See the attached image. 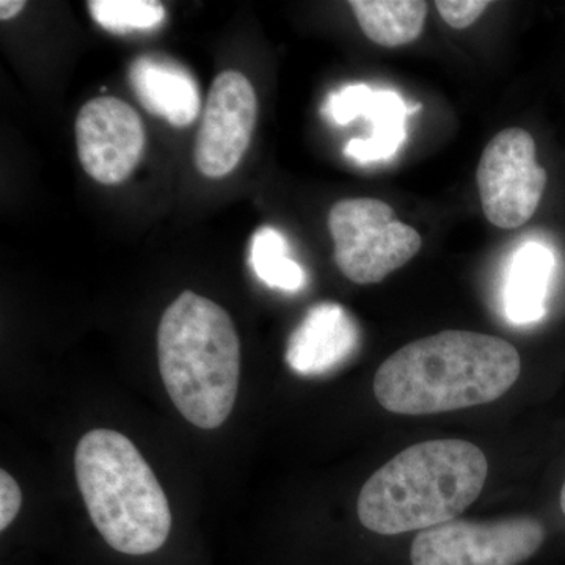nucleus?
<instances>
[{
	"label": "nucleus",
	"instance_id": "13",
	"mask_svg": "<svg viewBox=\"0 0 565 565\" xmlns=\"http://www.w3.org/2000/svg\"><path fill=\"white\" fill-rule=\"evenodd\" d=\"M407 107L397 93L373 90L364 96L359 117L370 122L371 136L367 139H352L345 145V156L353 161L367 163L385 161L403 147L405 136V115Z\"/></svg>",
	"mask_w": 565,
	"mask_h": 565
},
{
	"label": "nucleus",
	"instance_id": "8",
	"mask_svg": "<svg viewBox=\"0 0 565 565\" xmlns=\"http://www.w3.org/2000/svg\"><path fill=\"white\" fill-rule=\"evenodd\" d=\"M258 99L239 71H223L212 82L195 139L196 169L207 178H223L244 158L255 131Z\"/></svg>",
	"mask_w": 565,
	"mask_h": 565
},
{
	"label": "nucleus",
	"instance_id": "7",
	"mask_svg": "<svg viewBox=\"0 0 565 565\" xmlns=\"http://www.w3.org/2000/svg\"><path fill=\"white\" fill-rule=\"evenodd\" d=\"M535 154L533 136L520 128L498 132L482 152L476 181L487 221L498 228H519L537 211L548 177Z\"/></svg>",
	"mask_w": 565,
	"mask_h": 565
},
{
	"label": "nucleus",
	"instance_id": "19",
	"mask_svg": "<svg viewBox=\"0 0 565 565\" xmlns=\"http://www.w3.org/2000/svg\"><path fill=\"white\" fill-rule=\"evenodd\" d=\"M25 2L22 0H2L0 2V20L9 21L24 10Z\"/></svg>",
	"mask_w": 565,
	"mask_h": 565
},
{
	"label": "nucleus",
	"instance_id": "1",
	"mask_svg": "<svg viewBox=\"0 0 565 565\" xmlns=\"http://www.w3.org/2000/svg\"><path fill=\"white\" fill-rule=\"evenodd\" d=\"M522 373L514 345L493 334L446 330L404 345L374 377V394L397 415H434L500 399Z\"/></svg>",
	"mask_w": 565,
	"mask_h": 565
},
{
	"label": "nucleus",
	"instance_id": "11",
	"mask_svg": "<svg viewBox=\"0 0 565 565\" xmlns=\"http://www.w3.org/2000/svg\"><path fill=\"white\" fill-rule=\"evenodd\" d=\"M129 84L145 109L177 128L199 118V84L191 71L172 57L140 55L129 70Z\"/></svg>",
	"mask_w": 565,
	"mask_h": 565
},
{
	"label": "nucleus",
	"instance_id": "2",
	"mask_svg": "<svg viewBox=\"0 0 565 565\" xmlns=\"http://www.w3.org/2000/svg\"><path fill=\"white\" fill-rule=\"evenodd\" d=\"M487 471L484 452L470 441L444 438L405 448L363 486L360 523L396 535L452 522L478 500Z\"/></svg>",
	"mask_w": 565,
	"mask_h": 565
},
{
	"label": "nucleus",
	"instance_id": "12",
	"mask_svg": "<svg viewBox=\"0 0 565 565\" xmlns=\"http://www.w3.org/2000/svg\"><path fill=\"white\" fill-rule=\"evenodd\" d=\"M555 270V256L545 245L530 243L515 252L504 288L509 321L527 326L545 316V300Z\"/></svg>",
	"mask_w": 565,
	"mask_h": 565
},
{
	"label": "nucleus",
	"instance_id": "5",
	"mask_svg": "<svg viewBox=\"0 0 565 565\" xmlns=\"http://www.w3.org/2000/svg\"><path fill=\"white\" fill-rule=\"evenodd\" d=\"M334 263L356 285H375L422 250L415 228L377 199H345L329 212Z\"/></svg>",
	"mask_w": 565,
	"mask_h": 565
},
{
	"label": "nucleus",
	"instance_id": "4",
	"mask_svg": "<svg viewBox=\"0 0 565 565\" xmlns=\"http://www.w3.org/2000/svg\"><path fill=\"white\" fill-rule=\"evenodd\" d=\"M77 486L93 525L122 555L158 552L172 530V512L154 471L126 435L95 429L74 455Z\"/></svg>",
	"mask_w": 565,
	"mask_h": 565
},
{
	"label": "nucleus",
	"instance_id": "6",
	"mask_svg": "<svg viewBox=\"0 0 565 565\" xmlns=\"http://www.w3.org/2000/svg\"><path fill=\"white\" fill-rule=\"evenodd\" d=\"M545 527L533 516L494 522L452 520L419 531L412 565H519L539 552Z\"/></svg>",
	"mask_w": 565,
	"mask_h": 565
},
{
	"label": "nucleus",
	"instance_id": "18",
	"mask_svg": "<svg viewBox=\"0 0 565 565\" xmlns=\"http://www.w3.org/2000/svg\"><path fill=\"white\" fill-rule=\"evenodd\" d=\"M22 504V493L20 486L14 481L13 476L6 470L0 471V530L14 522Z\"/></svg>",
	"mask_w": 565,
	"mask_h": 565
},
{
	"label": "nucleus",
	"instance_id": "3",
	"mask_svg": "<svg viewBox=\"0 0 565 565\" xmlns=\"http://www.w3.org/2000/svg\"><path fill=\"white\" fill-rule=\"evenodd\" d=\"M158 360L167 393L189 423L212 430L228 419L239 392L241 341L221 305L182 292L159 323Z\"/></svg>",
	"mask_w": 565,
	"mask_h": 565
},
{
	"label": "nucleus",
	"instance_id": "15",
	"mask_svg": "<svg viewBox=\"0 0 565 565\" xmlns=\"http://www.w3.org/2000/svg\"><path fill=\"white\" fill-rule=\"evenodd\" d=\"M250 263L256 277L267 286L296 292L307 282V274L289 256L285 236L273 226H263L252 239Z\"/></svg>",
	"mask_w": 565,
	"mask_h": 565
},
{
	"label": "nucleus",
	"instance_id": "17",
	"mask_svg": "<svg viewBox=\"0 0 565 565\" xmlns=\"http://www.w3.org/2000/svg\"><path fill=\"white\" fill-rule=\"evenodd\" d=\"M435 7L446 24L457 31H462V29L473 25L486 13L490 2H486V0H438L435 2Z\"/></svg>",
	"mask_w": 565,
	"mask_h": 565
},
{
	"label": "nucleus",
	"instance_id": "9",
	"mask_svg": "<svg viewBox=\"0 0 565 565\" xmlns=\"http://www.w3.org/2000/svg\"><path fill=\"white\" fill-rule=\"evenodd\" d=\"M77 154L88 177L104 185L131 177L145 150L143 121L134 107L115 96L85 104L76 118Z\"/></svg>",
	"mask_w": 565,
	"mask_h": 565
},
{
	"label": "nucleus",
	"instance_id": "20",
	"mask_svg": "<svg viewBox=\"0 0 565 565\" xmlns=\"http://www.w3.org/2000/svg\"><path fill=\"white\" fill-rule=\"evenodd\" d=\"M561 509H563L565 515V482L563 486V490H561Z\"/></svg>",
	"mask_w": 565,
	"mask_h": 565
},
{
	"label": "nucleus",
	"instance_id": "10",
	"mask_svg": "<svg viewBox=\"0 0 565 565\" xmlns=\"http://www.w3.org/2000/svg\"><path fill=\"white\" fill-rule=\"evenodd\" d=\"M360 327L340 303L315 305L294 330L286 363L300 375H322L337 370L359 351Z\"/></svg>",
	"mask_w": 565,
	"mask_h": 565
},
{
	"label": "nucleus",
	"instance_id": "16",
	"mask_svg": "<svg viewBox=\"0 0 565 565\" xmlns=\"http://www.w3.org/2000/svg\"><path fill=\"white\" fill-rule=\"evenodd\" d=\"M93 20L114 33L151 31L166 20V9L156 0H92Z\"/></svg>",
	"mask_w": 565,
	"mask_h": 565
},
{
	"label": "nucleus",
	"instance_id": "14",
	"mask_svg": "<svg viewBox=\"0 0 565 565\" xmlns=\"http://www.w3.org/2000/svg\"><path fill=\"white\" fill-rule=\"evenodd\" d=\"M349 7L364 35L379 46L414 43L426 24L427 2L419 0H352Z\"/></svg>",
	"mask_w": 565,
	"mask_h": 565
}]
</instances>
